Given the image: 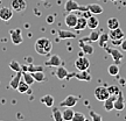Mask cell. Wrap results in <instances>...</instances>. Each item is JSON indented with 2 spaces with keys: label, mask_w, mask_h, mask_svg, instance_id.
<instances>
[{
  "label": "cell",
  "mask_w": 126,
  "mask_h": 121,
  "mask_svg": "<svg viewBox=\"0 0 126 121\" xmlns=\"http://www.w3.org/2000/svg\"><path fill=\"white\" fill-rule=\"evenodd\" d=\"M35 51L40 55H49L51 49H53V43L47 37H40L35 42Z\"/></svg>",
  "instance_id": "cell-1"
},
{
  "label": "cell",
  "mask_w": 126,
  "mask_h": 121,
  "mask_svg": "<svg viewBox=\"0 0 126 121\" xmlns=\"http://www.w3.org/2000/svg\"><path fill=\"white\" fill-rule=\"evenodd\" d=\"M75 67L78 71H83V70H89L90 67V61L89 58H86L83 55H78L77 59L75 61Z\"/></svg>",
  "instance_id": "cell-2"
},
{
  "label": "cell",
  "mask_w": 126,
  "mask_h": 121,
  "mask_svg": "<svg viewBox=\"0 0 126 121\" xmlns=\"http://www.w3.org/2000/svg\"><path fill=\"white\" fill-rule=\"evenodd\" d=\"M70 78H76V79H79V81H91V75L89 73V71H88V70H83V71L68 73V76H67V78H65V79H70Z\"/></svg>",
  "instance_id": "cell-3"
},
{
  "label": "cell",
  "mask_w": 126,
  "mask_h": 121,
  "mask_svg": "<svg viewBox=\"0 0 126 121\" xmlns=\"http://www.w3.org/2000/svg\"><path fill=\"white\" fill-rule=\"evenodd\" d=\"M64 9L67 12H74V11H79V12H84L88 9V6H82L78 5L75 0H67V2L64 5Z\"/></svg>",
  "instance_id": "cell-4"
},
{
  "label": "cell",
  "mask_w": 126,
  "mask_h": 121,
  "mask_svg": "<svg viewBox=\"0 0 126 121\" xmlns=\"http://www.w3.org/2000/svg\"><path fill=\"white\" fill-rule=\"evenodd\" d=\"M104 49H105V51L106 53H109V54L112 56L113 61H114V63H117L118 65L122 63L123 58H124V55H123V53L120 51V50H118L117 48H108L106 45L104 47Z\"/></svg>",
  "instance_id": "cell-5"
},
{
  "label": "cell",
  "mask_w": 126,
  "mask_h": 121,
  "mask_svg": "<svg viewBox=\"0 0 126 121\" xmlns=\"http://www.w3.org/2000/svg\"><path fill=\"white\" fill-rule=\"evenodd\" d=\"M94 97H96V99L99 100V101L106 100V99L110 97L108 87H105V86H98V87H96V89H94Z\"/></svg>",
  "instance_id": "cell-6"
},
{
  "label": "cell",
  "mask_w": 126,
  "mask_h": 121,
  "mask_svg": "<svg viewBox=\"0 0 126 121\" xmlns=\"http://www.w3.org/2000/svg\"><path fill=\"white\" fill-rule=\"evenodd\" d=\"M9 35H11V41L13 42V44L18 45V44H21L23 42L21 29H13V30H11L9 31Z\"/></svg>",
  "instance_id": "cell-7"
},
{
  "label": "cell",
  "mask_w": 126,
  "mask_h": 121,
  "mask_svg": "<svg viewBox=\"0 0 126 121\" xmlns=\"http://www.w3.org/2000/svg\"><path fill=\"white\" fill-rule=\"evenodd\" d=\"M79 98L76 95H68L67 98L60 103V107H74L78 103Z\"/></svg>",
  "instance_id": "cell-8"
},
{
  "label": "cell",
  "mask_w": 126,
  "mask_h": 121,
  "mask_svg": "<svg viewBox=\"0 0 126 121\" xmlns=\"http://www.w3.org/2000/svg\"><path fill=\"white\" fill-rule=\"evenodd\" d=\"M13 18V9L9 7H1L0 8V20L2 21H9Z\"/></svg>",
  "instance_id": "cell-9"
},
{
  "label": "cell",
  "mask_w": 126,
  "mask_h": 121,
  "mask_svg": "<svg viewBox=\"0 0 126 121\" xmlns=\"http://www.w3.org/2000/svg\"><path fill=\"white\" fill-rule=\"evenodd\" d=\"M109 36H110L111 41H117V40H123L125 37V34H124V31L120 28H116V29H111L110 30Z\"/></svg>",
  "instance_id": "cell-10"
},
{
  "label": "cell",
  "mask_w": 126,
  "mask_h": 121,
  "mask_svg": "<svg viewBox=\"0 0 126 121\" xmlns=\"http://www.w3.org/2000/svg\"><path fill=\"white\" fill-rule=\"evenodd\" d=\"M27 4L25 0H12L11 2V8L15 11V12H21L23 9H26Z\"/></svg>",
  "instance_id": "cell-11"
},
{
  "label": "cell",
  "mask_w": 126,
  "mask_h": 121,
  "mask_svg": "<svg viewBox=\"0 0 126 121\" xmlns=\"http://www.w3.org/2000/svg\"><path fill=\"white\" fill-rule=\"evenodd\" d=\"M77 20H78V16H77L76 14L69 12V14L64 19V22H65V25L69 28H75V26H76V23H77Z\"/></svg>",
  "instance_id": "cell-12"
},
{
  "label": "cell",
  "mask_w": 126,
  "mask_h": 121,
  "mask_svg": "<svg viewBox=\"0 0 126 121\" xmlns=\"http://www.w3.org/2000/svg\"><path fill=\"white\" fill-rule=\"evenodd\" d=\"M57 37H59L60 40L75 39V37H77V34L76 33H72L70 30H62V29H60V30H57Z\"/></svg>",
  "instance_id": "cell-13"
},
{
  "label": "cell",
  "mask_w": 126,
  "mask_h": 121,
  "mask_svg": "<svg viewBox=\"0 0 126 121\" xmlns=\"http://www.w3.org/2000/svg\"><path fill=\"white\" fill-rule=\"evenodd\" d=\"M61 63H62V61H61L59 55H51L50 58L47 59L45 62V65H47V67H57L61 65Z\"/></svg>",
  "instance_id": "cell-14"
},
{
  "label": "cell",
  "mask_w": 126,
  "mask_h": 121,
  "mask_svg": "<svg viewBox=\"0 0 126 121\" xmlns=\"http://www.w3.org/2000/svg\"><path fill=\"white\" fill-rule=\"evenodd\" d=\"M116 98H117V95H110L106 100H104V109H105L106 112H110V111L114 109Z\"/></svg>",
  "instance_id": "cell-15"
},
{
  "label": "cell",
  "mask_w": 126,
  "mask_h": 121,
  "mask_svg": "<svg viewBox=\"0 0 126 121\" xmlns=\"http://www.w3.org/2000/svg\"><path fill=\"white\" fill-rule=\"evenodd\" d=\"M78 44H79V47H81V49H82V53L84 55H92L94 54V47H92L91 43L78 41Z\"/></svg>",
  "instance_id": "cell-16"
},
{
  "label": "cell",
  "mask_w": 126,
  "mask_h": 121,
  "mask_svg": "<svg viewBox=\"0 0 126 121\" xmlns=\"http://www.w3.org/2000/svg\"><path fill=\"white\" fill-rule=\"evenodd\" d=\"M125 107V100H124V95H123L122 91L118 93L117 98H116V101H114V109L117 111H123Z\"/></svg>",
  "instance_id": "cell-17"
},
{
  "label": "cell",
  "mask_w": 126,
  "mask_h": 121,
  "mask_svg": "<svg viewBox=\"0 0 126 121\" xmlns=\"http://www.w3.org/2000/svg\"><path fill=\"white\" fill-rule=\"evenodd\" d=\"M21 78H22V71L16 72V75H15V76L11 79V81H9V86H11L13 90H16V89H18L19 83H20V81H21Z\"/></svg>",
  "instance_id": "cell-18"
},
{
  "label": "cell",
  "mask_w": 126,
  "mask_h": 121,
  "mask_svg": "<svg viewBox=\"0 0 126 121\" xmlns=\"http://www.w3.org/2000/svg\"><path fill=\"white\" fill-rule=\"evenodd\" d=\"M86 28H88V19L84 16H79L77 20L76 26H75V29L76 30H84Z\"/></svg>",
  "instance_id": "cell-19"
},
{
  "label": "cell",
  "mask_w": 126,
  "mask_h": 121,
  "mask_svg": "<svg viewBox=\"0 0 126 121\" xmlns=\"http://www.w3.org/2000/svg\"><path fill=\"white\" fill-rule=\"evenodd\" d=\"M98 26H99V20L96 18V16L91 15V16L88 18V28H89V29L94 30L96 28H98Z\"/></svg>",
  "instance_id": "cell-20"
},
{
  "label": "cell",
  "mask_w": 126,
  "mask_h": 121,
  "mask_svg": "<svg viewBox=\"0 0 126 121\" xmlns=\"http://www.w3.org/2000/svg\"><path fill=\"white\" fill-rule=\"evenodd\" d=\"M68 73H69V71H68L64 67H62V65L57 67V70L55 72V75H56V77H57L59 79H65L68 76Z\"/></svg>",
  "instance_id": "cell-21"
},
{
  "label": "cell",
  "mask_w": 126,
  "mask_h": 121,
  "mask_svg": "<svg viewBox=\"0 0 126 121\" xmlns=\"http://www.w3.org/2000/svg\"><path fill=\"white\" fill-rule=\"evenodd\" d=\"M86 6H88V9H89L92 14H102L103 13V7L98 4H90V5H86Z\"/></svg>",
  "instance_id": "cell-22"
},
{
  "label": "cell",
  "mask_w": 126,
  "mask_h": 121,
  "mask_svg": "<svg viewBox=\"0 0 126 121\" xmlns=\"http://www.w3.org/2000/svg\"><path fill=\"white\" fill-rule=\"evenodd\" d=\"M41 103L45 104L47 107H53V106H54V97L50 95V94L43 95V97L41 98Z\"/></svg>",
  "instance_id": "cell-23"
},
{
  "label": "cell",
  "mask_w": 126,
  "mask_h": 121,
  "mask_svg": "<svg viewBox=\"0 0 126 121\" xmlns=\"http://www.w3.org/2000/svg\"><path fill=\"white\" fill-rule=\"evenodd\" d=\"M29 87H31V86L28 85V84L23 81V79H21V81H20V83H19L18 89H16V90H18L20 93L25 94V93H28V92H29Z\"/></svg>",
  "instance_id": "cell-24"
},
{
  "label": "cell",
  "mask_w": 126,
  "mask_h": 121,
  "mask_svg": "<svg viewBox=\"0 0 126 121\" xmlns=\"http://www.w3.org/2000/svg\"><path fill=\"white\" fill-rule=\"evenodd\" d=\"M74 113H75V112L71 109V107H67L62 112L63 120H64V121H71L72 120V117H74Z\"/></svg>",
  "instance_id": "cell-25"
},
{
  "label": "cell",
  "mask_w": 126,
  "mask_h": 121,
  "mask_svg": "<svg viewBox=\"0 0 126 121\" xmlns=\"http://www.w3.org/2000/svg\"><path fill=\"white\" fill-rule=\"evenodd\" d=\"M22 78H23V81H26L29 86L33 85V84L35 83V79L33 78L31 72H28V71H22Z\"/></svg>",
  "instance_id": "cell-26"
},
{
  "label": "cell",
  "mask_w": 126,
  "mask_h": 121,
  "mask_svg": "<svg viewBox=\"0 0 126 121\" xmlns=\"http://www.w3.org/2000/svg\"><path fill=\"white\" fill-rule=\"evenodd\" d=\"M33 78L35 79V81H39V83H42V81H46V76L43 71H36V72H31Z\"/></svg>",
  "instance_id": "cell-27"
},
{
  "label": "cell",
  "mask_w": 126,
  "mask_h": 121,
  "mask_svg": "<svg viewBox=\"0 0 126 121\" xmlns=\"http://www.w3.org/2000/svg\"><path fill=\"white\" fill-rule=\"evenodd\" d=\"M108 28L111 30V29H116V28H119V20L116 18H110L108 20Z\"/></svg>",
  "instance_id": "cell-28"
},
{
  "label": "cell",
  "mask_w": 126,
  "mask_h": 121,
  "mask_svg": "<svg viewBox=\"0 0 126 121\" xmlns=\"http://www.w3.org/2000/svg\"><path fill=\"white\" fill-rule=\"evenodd\" d=\"M110 40V36H109V34L108 33H103V34H100L99 35V39H98V42L99 43V45L102 47V48H104L105 47V44H106V42Z\"/></svg>",
  "instance_id": "cell-29"
},
{
  "label": "cell",
  "mask_w": 126,
  "mask_h": 121,
  "mask_svg": "<svg viewBox=\"0 0 126 121\" xmlns=\"http://www.w3.org/2000/svg\"><path fill=\"white\" fill-rule=\"evenodd\" d=\"M108 71L111 76H118L119 75V65H118L117 63H113V64H111L109 67Z\"/></svg>",
  "instance_id": "cell-30"
},
{
  "label": "cell",
  "mask_w": 126,
  "mask_h": 121,
  "mask_svg": "<svg viewBox=\"0 0 126 121\" xmlns=\"http://www.w3.org/2000/svg\"><path fill=\"white\" fill-rule=\"evenodd\" d=\"M53 118H54L55 121H63L62 112L60 111L59 107H54V109H53Z\"/></svg>",
  "instance_id": "cell-31"
},
{
  "label": "cell",
  "mask_w": 126,
  "mask_h": 121,
  "mask_svg": "<svg viewBox=\"0 0 126 121\" xmlns=\"http://www.w3.org/2000/svg\"><path fill=\"white\" fill-rule=\"evenodd\" d=\"M9 67L15 72L22 71V67H21V64H20L18 61H12V62L9 63Z\"/></svg>",
  "instance_id": "cell-32"
},
{
  "label": "cell",
  "mask_w": 126,
  "mask_h": 121,
  "mask_svg": "<svg viewBox=\"0 0 126 121\" xmlns=\"http://www.w3.org/2000/svg\"><path fill=\"white\" fill-rule=\"evenodd\" d=\"M108 90L110 95H118V93L120 92V87L118 85H111L108 87Z\"/></svg>",
  "instance_id": "cell-33"
},
{
  "label": "cell",
  "mask_w": 126,
  "mask_h": 121,
  "mask_svg": "<svg viewBox=\"0 0 126 121\" xmlns=\"http://www.w3.org/2000/svg\"><path fill=\"white\" fill-rule=\"evenodd\" d=\"M85 120H86V117L83 114V113L75 112L74 113V117H72L71 121H85Z\"/></svg>",
  "instance_id": "cell-34"
},
{
  "label": "cell",
  "mask_w": 126,
  "mask_h": 121,
  "mask_svg": "<svg viewBox=\"0 0 126 121\" xmlns=\"http://www.w3.org/2000/svg\"><path fill=\"white\" fill-rule=\"evenodd\" d=\"M99 35H100V34H99L98 31H96L94 29V30H92V33H91L90 35H89V39H90V42H91V43L97 42V41H98V39H99Z\"/></svg>",
  "instance_id": "cell-35"
},
{
  "label": "cell",
  "mask_w": 126,
  "mask_h": 121,
  "mask_svg": "<svg viewBox=\"0 0 126 121\" xmlns=\"http://www.w3.org/2000/svg\"><path fill=\"white\" fill-rule=\"evenodd\" d=\"M90 117H91V120L92 121H102V119H103L100 114L94 112V111H91L90 112Z\"/></svg>",
  "instance_id": "cell-36"
},
{
  "label": "cell",
  "mask_w": 126,
  "mask_h": 121,
  "mask_svg": "<svg viewBox=\"0 0 126 121\" xmlns=\"http://www.w3.org/2000/svg\"><path fill=\"white\" fill-rule=\"evenodd\" d=\"M120 47H122V50H123V51H126V37H124V39H123Z\"/></svg>",
  "instance_id": "cell-37"
},
{
  "label": "cell",
  "mask_w": 126,
  "mask_h": 121,
  "mask_svg": "<svg viewBox=\"0 0 126 121\" xmlns=\"http://www.w3.org/2000/svg\"><path fill=\"white\" fill-rule=\"evenodd\" d=\"M47 22H48V23H53V22H54V16H51V15H50V16H48V18H47Z\"/></svg>",
  "instance_id": "cell-38"
},
{
  "label": "cell",
  "mask_w": 126,
  "mask_h": 121,
  "mask_svg": "<svg viewBox=\"0 0 126 121\" xmlns=\"http://www.w3.org/2000/svg\"><path fill=\"white\" fill-rule=\"evenodd\" d=\"M0 4H1V0H0Z\"/></svg>",
  "instance_id": "cell-39"
}]
</instances>
